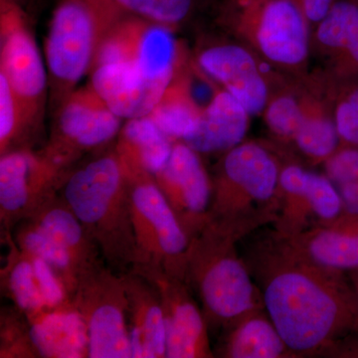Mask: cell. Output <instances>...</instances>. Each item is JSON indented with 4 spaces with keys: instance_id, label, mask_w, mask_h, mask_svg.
<instances>
[{
    "instance_id": "cell-5",
    "label": "cell",
    "mask_w": 358,
    "mask_h": 358,
    "mask_svg": "<svg viewBox=\"0 0 358 358\" xmlns=\"http://www.w3.org/2000/svg\"><path fill=\"white\" fill-rule=\"evenodd\" d=\"M217 22L280 74L310 73L312 28L294 0H224Z\"/></svg>"
},
{
    "instance_id": "cell-30",
    "label": "cell",
    "mask_w": 358,
    "mask_h": 358,
    "mask_svg": "<svg viewBox=\"0 0 358 358\" xmlns=\"http://www.w3.org/2000/svg\"><path fill=\"white\" fill-rule=\"evenodd\" d=\"M124 15L176 27L192 13L194 0H110Z\"/></svg>"
},
{
    "instance_id": "cell-8",
    "label": "cell",
    "mask_w": 358,
    "mask_h": 358,
    "mask_svg": "<svg viewBox=\"0 0 358 358\" xmlns=\"http://www.w3.org/2000/svg\"><path fill=\"white\" fill-rule=\"evenodd\" d=\"M89 336L90 358H131L128 299L122 274L106 263L80 275L71 296Z\"/></svg>"
},
{
    "instance_id": "cell-26",
    "label": "cell",
    "mask_w": 358,
    "mask_h": 358,
    "mask_svg": "<svg viewBox=\"0 0 358 358\" xmlns=\"http://www.w3.org/2000/svg\"><path fill=\"white\" fill-rule=\"evenodd\" d=\"M192 86V71L181 66L164 96L148 117L173 141H183L194 131L201 115Z\"/></svg>"
},
{
    "instance_id": "cell-35",
    "label": "cell",
    "mask_w": 358,
    "mask_h": 358,
    "mask_svg": "<svg viewBox=\"0 0 358 358\" xmlns=\"http://www.w3.org/2000/svg\"><path fill=\"white\" fill-rule=\"evenodd\" d=\"M336 1L338 0H298L296 4L313 28L326 17Z\"/></svg>"
},
{
    "instance_id": "cell-25",
    "label": "cell",
    "mask_w": 358,
    "mask_h": 358,
    "mask_svg": "<svg viewBox=\"0 0 358 358\" xmlns=\"http://www.w3.org/2000/svg\"><path fill=\"white\" fill-rule=\"evenodd\" d=\"M117 138L115 150L129 176H155L166 164L174 143L148 115L128 120Z\"/></svg>"
},
{
    "instance_id": "cell-17",
    "label": "cell",
    "mask_w": 358,
    "mask_h": 358,
    "mask_svg": "<svg viewBox=\"0 0 358 358\" xmlns=\"http://www.w3.org/2000/svg\"><path fill=\"white\" fill-rule=\"evenodd\" d=\"M331 85L358 81V0H338L310 31V58Z\"/></svg>"
},
{
    "instance_id": "cell-13",
    "label": "cell",
    "mask_w": 358,
    "mask_h": 358,
    "mask_svg": "<svg viewBox=\"0 0 358 358\" xmlns=\"http://www.w3.org/2000/svg\"><path fill=\"white\" fill-rule=\"evenodd\" d=\"M195 65L251 115L263 114L273 90L287 77L271 74L272 67L235 39L206 45L197 53Z\"/></svg>"
},
{
    "instance_id": "cell-16",
    "label": "cell",
    "mask_w": 358,
    "mask_h": 358,
    "mask_svg": "<svg viewBox=\"0 0 358 358\" xmlns=\"http://www.w3.org/2000/svg\"><path fill=\"white\" fill-rule=\"evenodd\" d=\"M200 155L185 141H174L171 155L154 176L189 239L210 220L212 178Z\"/></svg>"
},
{
    "instance_id": "cell-9",
    "label": "cell",
    "mask_w": 358,
    "mask_h": 358,
    "mask_svg": "<svg viewBox=\"0 0 358 358\" xmlns=\"http://www.w3.org/2000/svg\"><path fill=\"white\" fill-rule=\"evenodd\" d=\"M0 74L6 78L37 128L49 85L48 72L18 0H0Z\"/></svg>"
},
{
    "instance_id": "cell-21",
    "label": "cell",
    "mask_w": 358,
    "mask_h": 358,
    "mask_svg": "<svg viewBox=\"0 0 358 358\" xmlns=\"http://www.w3.org/2000/svg\"><path fill=\"white\" fill-rule=\"evenodd\" d=\"M287 239L324 267L346 273L358 268V215L355 214L343 212L338 217Z\"/></svg>"
},
{
    "instance_id": "cell-31",
    "label": "cell",
    "mask_w": 358,
    "mask_h": 358,
    "mask_svg": "<svg viewBox=\"0 0 358 358\" xmlns=\"http://www.w3.org/2000/svg\"><path fill=\"white\" fill-rule=\"evenodd\" d=\"M0 357H39L33 343L30 324L24 313L15 310H2Z\"/></svg>"
},
{
    "instance_id": "cell-4",
    "label": "cell",
    "mask_w": 358,
    "mask_h": 358,
    "mask_svg": "<svg viewBox=\"0 0 358 358\" xmlns=\"http://www.w3.org/2000/svg\"><path fill=\"white\" fill-rule=\"evenodd\" d=\"M282 162L260 141L224 152L212 178L211 220L244 239L274 223Z\"/></svg>"
},
{
    "instance_id": "cell-11",
    "label": "cell",
    "mask_w": 358,
    "mask_h": 358,
    "mask_svg": "<svg viewBox=\"0 0 358 358\" xmlns=\"http://www.w3.org/2000/svg\"><path fill=\"white\" fill-rule=\"evenodd\" d=\"M173 29L136 16H122L103 39L93 68L128 63L148 77L173 80L185 63Z\"/></svg>"
},
{
    "instance_id": "cell-2",
    "label": "cell",
    "mask_w": 358,
    "mask_h": 358,
    "mask_svg": "<svg viewBox=\"0 0 358 358\" xmlns=\"http://www.w3.org/2000/svg\"><path fill=\"white\" fill-rule=\"evenodd\" d=\"M60 190L106 264L129 272L136 258L129 183L115 148L70 171Z\"/></svg>"
},
{
    "instance_id": "cell-28",
    "label": "cell",
    "mask_w": 358,
    "mask_h": 358,
    "mask_svg": "<svg viewBox=\"0 0 358 358\" xmlns=\"http://www.w3.org/2000/svg\"><path fill=\"white\" fill-rule=\"evenodd\" d=\"M13 238L18 248L30 256L46 261L58 273L68 294L72 296L77 284V275L69 255L60 245L34 221L25 219L15 226Z\"/></svg>"
},
{
    "instance_id": "cell-29",
    "label": "cell",
    "mask_w": 358,
    "mask_h": 358,
    "mask_svg": "<svg viewBox=\"0 0 358 358\" xmlns=\"http://www.w3.org/2000/svg\"><path fill=\"white\" fill-rule=\"evenodd\" d=\"M36 131L6 78L0 74V155L31 150Z\"/></svg>"
},
{
    "instance_id": "cell-10",
    "label": "cell",
    "mask_w": 358,
    "mask_h": 358,
    "mask_svg": "<svg viewBox=\"0 0 358 358\" xmlns=\"http://www.w3.org/2000/svg\"><path fill=\"white\" fill-rule=\"evenodd\" d=\"M122 127V119L87 85L71 92L56 108L50 138L42 150L69 169L85 152L98 150L117 138Z\"/></svg>"
},
{
    "instance_id": "cell-19",
    "label": "cell",
    "mask_w": 358,
    "mask_h": 358,
    "mask_svg": "<svg viewBox=\"0 0 358 358\" xmlns=\"http://www.w3.org/2000/svg\"><path fill=\"white\" fill-rule=\"evenodd\" d=\"M128 299L131 358H166V331L159 291L134 270L122 274Z\"/></svg>"
},
{
    "instance_id": "cell-7",
    "label": "cell",
    "mask_w": 358,
    "mask_h": 358,
    "mask_svg": "<svg viewBox=\"0 0 358 358\" xmlns=\"http://www.w3.org/2000/svg\"><path fill=\"white\" fill-rule=\"evenodd\" d=\"M136 239L134 266L159 268L185 280L189 237L152 176H129Z\"/></svg>"
},
{
    "instance_id": "cell-33",
    "label": "cell",
    "mask_w": 358,
    "mask_h": 358,
    "mask_svg": "<svg viewBox=\"0 0 358 358\" xmlns=\"http://www.w3.org/2000/svg\"><path fill=\"white\" fill-rule=\"evenodd\" d=\"M28 256L31 259L37 282L47 308L51 310V308L64 307L72 303L64 282L53 267L42 259Z\"/></svg>"
},
{
    "instance_id": "cell-14",
    "label": "cell",
    "mask_w": 358,
    "mask_h": 358,
    "mask_svg": "<svg viewBox=\"0 0 358 358\" xmlns=\"http://www.w3.org/2000/svg\"><path fill=\"white\" fill-rule=\"evenodd\" d=\"M273 230L292 238L343 213L338 187L326 174L301 164H282Z\"/></svg>"
},
{
    "instance_id": "cell-39",
    "label": "cell",
    "mask_w": 358,
    "mask_h": 358,
    "mask_svg": "<svg viewBox=\"0 0 358 358\" xmlns=\"http://www.w3.org/2000/svg\"><path fill=\"white\" fill-rule=\"evenodd\" d=\"M294 1L296 2V1H298V0H294Z\"/></svg>"
},
{
    "instance_id": "cell-1",
    "label": "cell",
    "mask_w": 358,
    "mask_h": 358,
    "mask_svg": "<svg viewBox=\"0 0 358 358\" xmlns=\"http://www.w3.org/2000/svg\"><path fill=\"white\" fill-rule=\"evenodd\" d=\"M265 310L298 358L326 357L358 331V296L348 273L313 262L274 230L244 257Z\"/></svg>"
},
{
    "instance_id": "cell-23",
    "label": "cell",
    "mask_w": 358,
    "mask_h": 358,
    "mask_svg": "<svg viewBox=\"0 0 358 358\" xmlns=\"http://www.w3.org/2000/svg\"><path fill=\"white\" fill-rule=\"evenodd\" d=\"M28 322L39 357H89L88 329L73 303L44 310Z\"/></svg>"
},
{
    "instance_id": "cell-37",
    "label": "cell",
    "mask_w": 358,
    "mask_h": 358,
    "mask_svg": "<svg viewBox=\"0 0 358 358\" xmlns=\"http://www.w3.org/2000/svg\"><path fill=\"white\" fill-rule=\"evenodd\" d=\"M343 203V212L358 215V181L336 186Z\"/></svg>"
},
{
    "instance_id": "cell-38",
    "label": "cell",
    "mask_w": 358,
    "mask_h": 358,
    "mask_svg": "<svg viewBox=\"0 0 358 358\" xmlns=\"http://www.w3.org/2000/svg\"><path fill=\"white\" fill-rule=\"evenodd\" d=\"M348 275L350 277V282H352L353 289H355V293H357L358 296V268L348 272Z\"/></svg>"
},
{
    "instance_id": "cell-12",
    "label": "cell",
    "mask_w": 358,
    "mask_h": 358,
    "mask_svg": "<svg viewBox=\"0 0 358 358\" xmlns=\"http://www.w3.org/2000/svg\"><path fill=\"white\" fill-rule=\"evenodd\" d=\"M69 169L43 150H18L0 157V222L1 235L10 234L45 200L57 194Z\"/></svg>"
},
{
    "instance_id": "cell-20",
    "label": "cell",
    "mask_w": 358,
    "mask_h": 358,
    "mask_svg": "<svg viewBox=\"0 0 358 358\" xmlns=\"http://www.w3.org/2000/svg\"><path fill=\"white\" fill-rule=\"evenodd\" d=\"M248 110L222 88L202 110L192 131L185 141L200 155L226 152L243 143L250 126Z\"/></svg>"
},
{
    "instance_id": "cell-36",
    "label": "cell",
    "mask_w": 358,
    "mask_h": 358,
    "mask_svg": "<svg viewBox=\"0 0 358 358\" xmlns=\"http://www.w3.org/2000/svg\"><path fill=\"white\" fill-rule=\"evenodd\" d=\"M326 357L358 358V331L348 334L334 343Z\"/></svg>"
},
{
    "instance_id": "cell-24",
    "label": "cell",
    "mask_w": 358,
    "mask_h": 358,
    "mask_svg": "<svg viewBox=\"0 0 358 358\" xmlns=\"http://www.w3.org/2000/svg\"><path fill=\"white\" fill-rule=\"evenodd\" d=\"M223 331L219 357L298 358L282 338L265 308L242 315Z\"/></svg>"
},
{
    "instance_id": "cell-32",
    "label": "cell",
    "mask_w": 358,
    "mask_h": 358,
    "mask_svg": "<svg viewBox=\"0 0 358 358\" xmlns=\"http://www.w3.org/2000/svg\"><path fill=\"white\" fill-rule=\"evenodd\" d=\"M334 115L341 143L358 145V81L329 84Z\"/></svg>"
},
{
    "instance_id": "cell-15",
    "label": "cell",
    "mask_w": 358,
    "mask_h": 358,
    "mask_svg": "<svg viewBox=\"0 0 358 358\" xmlns=\"http://www.w3.org/2000/svg\"><path fill=\"white\" fill-rule=\"evenodd\" d=\"M159 291L166 331V358L214 357L208 324L185 280L159 268L134 266Z\"/></svg>"
},
{
    "instance_id": "cell-27",
    "label": "cell",
    "mask_w": 358,
    "mask_h": 358,
    "mask_svg": "<svg viewBox=\"0 0 358 358\" xmlns=\"http://www.w3.org/2000/svg\"><path fill=\"white\" fill-rule=\"evenodd\" d=\"M2 238L9 249L6 266L1 268L2 291L27 320H31L49 310L40 291L31 259L18 248L11 233Z\"/></svg>"
},
{
    "instance_id": "cell-18",
    "label": "cell",
    "mask_w": 358,
    "mask_h": 358,
    "mask_svg": "<svg viewBox=\"0 0 358 358\" xmlns=\"http://www.w3.org/2000/svg\"><path fill=\"white\" fill-rule=\"evenodd\" d=\"M88 86L122 120L147 117L173 80L155 79L128 63L96 65Z\"/></svg>"
},
{
    "instance_id": "cell-6",
    "label": "cell",
    "mask_w": 358,
    "mask_h": 358,
    "mask_svg": "<svg viewBox=\"0 0 358 358\" xmlns=\"http://www.w3.org/2000/svg\"><path fill=\"white\" fill-rule=\"evenodd\" d=\"M122 16L110 0H58L44 48L56 108L90 74L103 39Z\"/></svg>"
},
{
    "instance_id": "cell-22",
    "label": "cell",
    "mask_w": 358,
    "mask_h": 358,
    "mask_svg": "<svg viewBox=\"0 0 358 358\" xmlns=\"http://www.w3.org/2000/svg\"><path fill=\"white\" fill-rule=\"evenodd\" d=\"M27 219L34 221L69 255L77 281L103 261L100 249L61 195H53L37 207ZM77 285V284H76Z\"/></svg>"
},
{
    "instance_id": "cell-34",
    "label": "cell",
    "mask_w": 358,
    "mask_h": 358,
    "mask_svg": "<svg viewBox=\"0 0 358 358\" xmlns=\"http://www.w3.org/2000/svg\"><path fill=\"white\" fill-rule=\"evenodd\" d=\"M324 167V174L336 186L358 181V145L341 143Z\"/></svg>"
},
{
    "instance_id": "cell-3",
    "label": "cell",
    "mask_w": 358,
    "mask_h": 358,
    "mask_svg": "<svg viewBox=\"0 0 358 358\" xmlns=\"http://www.w3.org/2000/svg\"><path fill=\"white\" fill-rule=\"evenodd\" d=\"M242 238L216 221L190 238L185 281L199 296L208 326L224 329L264 307L262 293L236 245Z\"/></svg>"
}]
</instances>
